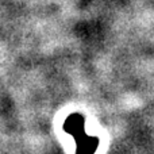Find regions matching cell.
Listing matches in <instances>:
<instances>
[{
	"instance_id": "1",
	"label": "cell",
	"mask_w": 154,
	"mask_h": 154,
	"mask_svg": "<svg viewBox=\"0 0 154 154\" xmlns=\"http://www.w3.org/2000/svg\"><path fill=\"white\" fill-rule=\"evenodd\" d=\"M75 139H76V145H77L76 154H95L96 149L99 146L97 137H89L85 133L76 137Z\"/></svg>"
},
{
	"instance_id": "2",
	"label": "cell",
	"mask_w": 154,
	"mask_h": 154,
	"mask_svg": "<svg viewBox=\"0 0 154 154\" xmlns=\"http://www.w3.org/2000/svg\"><path fill=\"white\" fill-rule=\"evenodd\" d=\"M84 122H85L84 116H82L81 114H72V115H69V118H68L66 120H65L64 130L76 138V137L81 135L82 133H85Z\"/></svg>"
}]
</instances>
